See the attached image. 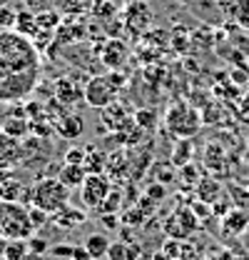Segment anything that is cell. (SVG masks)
Instances as JSON below:
<instances>
[{
    "label": "cell",
    "mask_w": 249,
    "mask_h": 260,
    "mask_svg": "<svg viewBox=\"0 0 249 260\" xmlns=\"http://www.w3.org/2000/svg\"><path fill=\"white\" fill-rule=\"evenodd\" d=\"M124 88V75H120L117 70L107 73V75H95L85 83V103L90 108H107L110 103L117 100V93Z\"/></svg>",
    "instance_id": "3957f363"
},
{
    "label": "cell",
    "mask_w": 249,
    "mask_h": 260,
    "mask_svg": "<svg viewBox=\"0 0 249 260\" xmlns=\"http://www.w3.org/2000/svg\"><path fill=\"white\" fill-rule=\"evenodd\" d=\"M110 243H112V240H110L105 233H93V235L85 238V250L90 253L93 260H102V258H107Z\"/></svg>",
    "instance_id": "9a60e30c"
},
{
    "label": "cell",
    "mask_w": 249,
    "mask_h": 260,
    "mask_svg": "<svg viewBox=\"0 0 249 260\" xmlns=\"http://www.w3.org/2000/svg\"><path fill=\"white\" fill-rule=\"evenodd\" d=\"M85 155H88V148H70L67 155H65V162L67 165H82Z\"/></svg>",
    "instance_id": "4316f807"
},
{
    "label": "cell",
    "mask_w": 249,
    "mask_h": 260,
    "mask_svg": "<svg viewBox=\"0 0 249 260\" xmlns=\"http://www.w3.org/2000/svg\"><path fill=\"white\" fill-rule=\"evenodd\" d=\"M142 218H145V213H142L140 208H135V210L124 213V225H140V223H142Z\"/></svg>",
    "instance_id": "f1b7e54d"
},
{
    "label": "cell",
    "mask_w": 249,
    "mask_h": 260,
    "mask_svg": "<svg viewBox=\"0 0 249 260\" xmlns=\"http://www.w3.org/2000/svg\"><path fill=\"white\" fill-rule=\"evenodd\" d=\"M48 218H50L48 210H43V208H37V205H32L30 208V220H32V228H35V230H40V228L45 225Z\"/></svg>",
    "instance_id": "484cf974"
},
{
    "label": "cell",
    "mask_w": 249,
    "mask_h": 260,
    "mask_svg": "<svg viewBox=\"0 0 249 260\" xmlns=\"http://www.w3.org/2000/svg\"><path fill=\"white\" fill-rule=\"evenodd\" d=\"M55 255L58 258H72V248L70 245H60V248H55Z\"/></svg>",
    "instance_id": "d6a6232c"
},
{
    "label": "cell",
    "mask_w": 249,
    "mask_h": 260,
    "mask_svg": "<svg viewBox=\"0 0 249 260\" xmlns=\"http://www.w3.org/2000/svg\"><path fill=\"white\" fill-rule=\"evenodd\" d=\"M102 225L107 228V230H117V225H120V220H117V215L115 213H110V215H102Z\"/></svg>",
    "instance_id": "4dcf8cb0"
},
{
    "label": "cell",
    "mask_w": 249,
    "mask_h": 260,
    "mask_svg": "<svg viewBox=\"0 0 249 260\" xmlns=\"http://www.w3.org/2000/svg\"><path fill=\"white\" fill-rule=\"evenodd\" d=\"M35 235L30 208L20 200H0V238L3 240H28Z\"/></svg>",
    "instance_id": "7a4b0ae2"
},
{
    "label": "cell",
    "mask_w": 249,
    "mask_h": 260,
    "mask_svg": "<svg viewBox=\"0 0 249 260\" xmlns=\"http://www.w3.org/2000/svg\"><path fill=\"white\" fill-rule=\"evenodd\" d=\"M3 248H5V240L0 238V258H3Z\"/></svg>",
    "instance_id": "8d00e7d4"
},
{
    "label": "cell",
    "mask_w": 249,
    "mask_h": 260,
    "mask_svg": "<svg viewBox=\"0 0 249 260\" xmlns=\"http://www.w3.org/2000/svg\"><path fill=\"white\" fill-rule=\"evenodd\" d=\"M135 123L142 130H152L157 125V118L152 110H137V113H135Z\"/></svg>",
    "instance_id": "cb8c5ba5"
},
{
    "label": "cell",
    "mask_w": 249,
    "mask_h": 260,
    "mask_svg": "<svg viewBox=\"0 0 249 260\" xmlns=\"http://www.w3.org/2000/svg\"><path fill=\"white\" fill-rule=\"evenodd\" d=\"M30 253L28 240H5L3 248V260H25Z\"/></svg>",
    "instance_id": "ac0fdd59"
},
{
    "label": "cell",
    "mask_w": 249,
    "mask_h": 260,
    "mask_svg": "<svg viewBox=\"0 0 249 260\" xmlns=\"http://www.w3.org/2000/svg\"><path fill=\"white\" fill-rule=\"evenodd\" d=\"M100 58H102V65H105V68L120 70L122 63L127 60V45H124L122 40H107L105 48H102V53H100Z\"/></svg>",
    "instance_id": "8fae6325"
},
{
    "label": "cell",
    "mask_w": 249,
    "mask_h": 260,
    "mask_svg": "<svg viewBox=\"0 0 249 260\" xmlns=\"http://www.w3.org/2000/svg\"><path fill=\"white\" fill-rule=\"evenodd\" d=\"M164 123H167V128L170 133L175 135V138H192L197 130H199V115L194 113V108L192 105H187V103H175V105H170V110H167V115H164Z\"/></svg>",
    "instance_id": "5b68a950"
},
{
    "label": "cell",
    "mask_w": 249,
    "mask_h": 260,
    "mask_svg": "<svg viewBox=\"0 0 249 260\" xmlns=\"http://www.w3.org/2000/svg\"><path fill=\"white\" fill-rule=\"evenodd\" d=\"M67 200H70V188L60 178H40L30 188V203L48 210L50 215L58 213L60 208H65Z\"/></svg>",
    "instance_id": "277c9868"
},
{
    "label": "cell",
    "mask_w": 249,
    "mask_h": 260,
    "mask_svg": "<svg viewBox=\"0 0 249 260\" xmlns=\"http://www.w3.org/2000/svg\"><path fill=\"white\" fill-rule=\"evenodd\" d=\"M120 205H122V193H120V190H110V195L102 200V205H100L97 210H100L102 215H110V213H117Z\"/></svg>",
    "instance_id": "7402d4cb"
},
{
    "label": "cell",
    "mask_w": 249,
    "mask_h": 260,
    "mask_svg": "<svg viewBox=\"0 0 249 260\" xmlns=\"http://www.w3.org/2000/svg\"><path fill=\"white\" fill-rule=\"evenodd\" d=\"M0 200H30V190L23 188L15 178H8V180H0Z\"/></svg>",
    "instance_id": "e0dca14e"
},
{
    "label": "cell",
    "mask_w": 249,
    "mask_h": 260,
    "mask_svg": "<svg viewBox=\"0 0 249 260\" xmlns=\"http://www.w3.org/2000/svg\"><path fill=\"white\" fill-rule=\"evenodd\" d=\"M53 218H55V225L60 228V230H70V228L75 225H82L85 220H88V215L80 210V208H72L70 203L60 208L58 213H53Z\"/></svg>",
    "instance_id": "4fadbf2b"
},
{
    "label": "cell",
    "mask_w": 249,
    "mask_h": 260,
    "mask_svg": "<svg viewBox=\"0 0 249 260\" xmlns=\"http://www.w3.org/2000/svg\"><path fill=\"white\" fill-rule=\"evenodd\" d=\"M53 125L58 130V135L67 138V140H75V138H80L85 133V120L77 113H62L60 118L53 120Z\"/></svg>",
    "instance_id": "30bf717a"
},
{
    "label": "cell",
    "mask_w": 249,
    "mask_h": 260,
    "mask_svg": "<svg viewBox=\"0 0 249 260\" xmlns=\"http://www.w3.org/2000/svg\"><path fill=\"white\" fill-rule=\"evenodd\" d=\"M58 178H60L62 183L72 190V188H80L82 183H85V178H88V173H85V168L82 165H60V173H58Z\"/></svg>",
    "instance_id": "2e32d148"
},
{
    "label": "cell",
    "mask_w": 249,
    "mask_h": 260,
    "mask_svg": "<svg viewBox=\"0 0 249 260\" xmlns=\"http://www.w3.org/2000/svg\"><path fill=\"white\" fill-rule=\"evenodd\" d=\"M0 130H3V115H0Z\"/></svg>",
    "instance_id": "74e56055"
},
{
    "label": "cell",
    "mask_w": 249,
    "mask_h": 260,
    "mask_svg": "<svg viewBox=\"0 0 249 260\" xmlns=\"http://www.w3.org/2000/svg\"><path fill=\"white\" fill-rule=\"evenodd\" d=\"M40 53L28 35L0 30V103H20L37 88Z\"/></svg>",
    "instance_id": "6da1fadb"
},
{
    "label": "cell",
    "mask_w": 249,
    "mask_h": 260,
    "mask_svg": "<svg viewBox=\"0 0 249 260\" xmlns=\"http://www.w3.org/2000/svg\"><path fill=\"white\" fill-rule=\"evenodd\" d=\"M82 168H85L88 175H90V173H105V168H107V155L100 153V150H95V148H88V155H85Z\"/></svg>",
    "instance_id": "ffe728a7"
},
{
    "label": "cell",
    "mask_w": 249,
    "mask_h": 260,
    "mask_svg": "<svg viewBox=\"0 0 249 260\" xmlns=\"http://www.w3.org/2000/svg\"><path fill=\"white\" fill-rule=\"evenodd\" d=\"M164 195H167V190H164V185H162V183H152V185L147 188V198H152L155 203L157 200H162Z\"/></svg>",
    "instance_id": "f546056e"
},
{
    "label": "cell",
    "mask_w": 249,
    "mask_h": 260,
    "mask_svg": "<svg viewBox=\"0 0 249 260\" xmlns=\"http://www.w3.org/2000/svg\"><path fill=\"white\" fill-rule=\"evenodd\" d=\"M28 245H30V253H40V255H45V250H48V240L40 238V235L28 238Z\"/></svg>",
    "instance_id": "83f0119b"
},
{
    "label": "cell",
    "mask_w": 249,
    "mask_h": 260,
    "mask_svg": "<svg viewBox=\"0 0 249 260\" xmlns=\"http://www.w3.org/2000/svg\"><path fill=\"white\" fill-rule=\"evenodd\" d=\"M25 260H45V258H43L40 253H28V258H25Z\"/></svg>",
    "instance_id": "e575fe53"
},
{
    "label": "cell",
    "mask_w": 249,
    "mask_h": 260,
    "mask_svg": "<svg viewBox=\"0 0 249 260\" xmlns=\"http://www.w3.org/2000/svg\"><path fill=\"white\" fill-rule=\"evenodd\" d=\"M110 190H112V185H110V178H107L105 173H90V175L85 178V183L80 185L82 203H85L88 208H93V210H97V208L102 205V200L110 195Z\"/></svg>",
    "instance_id": "8992f818"
},
{
    "label": "cell",
    "mask_w": 249,
    "mask_h": 260,
    "mask_svg": "<svg viewBox=\"0 0 249 260\" xmlns=\"http://www.w3.org/2000/svg\"><path fill=\"white\" fill-rule=\"evenodd\" d=\"M152 260H170V258H167V255L159 250V253H152Z\"/></svg>",
    "instance_id": "836d02e7"
},
{
    "label": "cell",
    "mask_w": 249,
    "mask_h": 260,
    "mask_svg": "<svg viewBox=\"0 0 249 260\" xmlns=\"http://www.w3.org/2000/svg\"><path fill=\"white\" fill-rule=\"evenodd\" d=\"M219 193H222V188H219L217 180H212V178H207V180H199V185H197V195H199V200L202 203H207V205H215L217 203Z\"/></svg>",
    "instance_id": "d6986e66"
},
{
    "label": "cell",
    "mask_w": 249,
    "mask_h": 260,
    "mask_svg": "<svg viewBox=\"0 0 249 260\" xmlns=\"http://www.w3.org/2000/svg\"><path fill=\"white\" fill-rule=\"evenodd\" d=\"M10 3H13V0H0V8H8Z\"/></svg>",
    "instance_id": "d590c367"
},
{
    "label": "cell",
    "mask_w": 249,
    "mask_h": 260,
    "mask_svg": "<svg viewBox=\"0 0 249 260\" xmlns=\"http://www.w3.org/2000/svg\"><path fill=\"white\" fill-rule=\"evenodd\" d=\"M197 228V215L189 213V210H180L175 215H170V220L164 223V233L167 235H175L177 240H185L192 235V230Z\"/></svg>",
    "instance_id": "ba28073f"
},
{
    "label": "cell",
    "mask_w": 249,
    "mask_h": 260,
    "mask_svg": "<svg viewBox=\"0 0 249 260\" xmlns=\"http://www.w3.org/2000/svg\"><path fill=\"white\" fill-rule=\"evenodd\" d=\"M107 258H110V260H127V243H122V240H115V243H110Z\"/></svg>",
    "instance_id": "d4e9b609"
},
{
    "label": "cell",
    "mask_w": 249,
    "mask_h": 260,
    "mask_svg": "<svg viewBox=\"0 0 249 260\" xmlns=\"http://www.w3.org/2000/svg\"><path fill=\"white\" fill-rule=\"evenodd\" d=\"M23 158H25L23 140L0 130V165H15V162H23Z\"/></svg>",
    "instance_id": "9c48e42d"
},
{
    "label": "cell",
    "mask_w": 249,
    "mask_h": 260,
    "mask_svg": "<svg viewBox=\"0 0 249 260\" xmlns=\"http://www.w3.org/2000/svg\"><path fill=\"white\" fill-rule=\"evenodd\" d=\"M15 20H18V13L10 5L0 8V30H15Z\"/></svg>",
    "instance_id": "603a6c76"
},
{
    "label": "cell",
    "mask_w": 249,
    "mask_h": 260,
    "mask_svg": "<svg viewBox=\"0 0 249 260\" xmlns=\"http://www.w3.org/2000/svg\"><path fill=\"white\" fill-rule=\"evenodd\" d=\"M3 133H8V135H13L18 140L28 138V133H30V118L25 115V110H18L15 115H5L3 118Z\"/></svg>",
    "instance_id": "7c38bea8"
},
{
    "label": "cell",
    "mask_w": 249,
    "mask_h": 260,
    "mask_svg": "<svg viewBox=\"0 0 249 260\" xmlns=\"http://www.w3.org/2000/svg\"><path fill=\"white\" fill-rule=\"evenodd\" d=\"M244 228H247V215H244V213H239V210H232V213L224 218V230H227V233L239 235Z\"/></svg>",
    "instance_id": "44dd1931"
},
{
    "label": "cell",
    "mask_w": 249,
    "mask_h": 260,
    "mask_svg": "<svg viewBox=\"0 0 249 260\" xmlns=\"http://www.w3.org/2000/svg\"><path fill=\"white\" fill-rule=\"evenodd\" d=\"M150 23H152V8L145 0H132L124 8V25H127L130 32L142 35V32L150 28Z\"/></svg>",
    "instance_id": "52a82bcc"
},
{
    "label": "cell",
    "mask_w": 249,
    "mask_h": 260,
    "mask_svg": "<svg viewBox=\"0 0 249 260\" xmlns=\"http://www.w3.org/2000/svg\"><path fill=\"white\" fill-rule=\"evenodd\" d=\"M55 95L60 100L62 105H72L75 100H85V88H80L75 80H70V78H60L58 83H55Z\"/></svg>",
    "instance_id": "5bb4252c"
},
{
    "label": "cell",
    "mask_w": 249,
    "mask_h": 260,
    "mask_svg": "<svg viewBox=\"0 0 249 260\" xmlns=\"http://www.w3.org/2000/svg\"><path fill=\"white\" fill-rule=\"evenodd\" d=\"M70 260H93V258H90V253L85 248H72V258Z\"/></svg>",
    "instance_id": "1f68e13d"
}]
</instances>
